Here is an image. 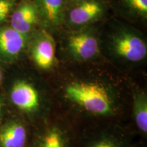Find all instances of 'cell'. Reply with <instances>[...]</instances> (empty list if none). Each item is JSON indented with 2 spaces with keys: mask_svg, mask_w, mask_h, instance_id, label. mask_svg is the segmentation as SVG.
<instances>
[{
  "mask_svg": "<svg viewBox=\"0 0 147 147\" xmlns=\"http://www.w3.org/2000/svg\"><path fill=\"white\" fill-rule=\"evenodd\" d=\"M27 132L21 123L10 121L0 128V147H24Z\"/></svg>",
  "mask_w": 147,
  "mask_h": 147,
  "instance_id": "30bf717a",
  "label": "cell"
},
{
  "mask_svg": "<svg viewBox=\"0 0 147 147\" xmlns=\"http://www.w3.org/2000/svg\"><path fill=\"white\" fill-rule=\"evenodd\" d=\"M67 49L71 55L78 60H89L99 52V40L90 29H82L67 37Z\"/></svg>",
  "mask_w": 147,
  "mask_h": 147,
  "instance_id": "3957f363",
  "label": "cell"
},
{
  "mask_svg": "<svg viewBox=\"0 0 147 147\" xmlns=\"http://www.w3.org/2000/svg\"><path fill=\"white\" fill-rule=\"evenodd\" d=\"M123 7L130 15L139 19L147 17V0H121Z\"/></svg>",
  "mask_w": 147,
  "mask_h": 147,
  "instance_id": "7c38bea8",
  "label": "cell"
},
{
  "mask_svg": "<svg viewBox=\"0 0 147 147\" xmlns=\"http://www.w3.org/2000/svg\"><path fill=\"white\" fill-rule=\"evenodd\" d=\"M12 102L24 111H34L39 106V95L34 87L24 80L14 84L10 91Z\"/></svg>",
  "mask_w": 147,
  "mask_h": 147,
  "instance_id": "ba28073f",
  "label": "cell"
},
{
  "mask_svg": "<svg viewBox=\"0 0 147 147\" xmlns=\"http://www.w3.org/2000/svg\"><path fill=\"white\" fill-rule=\"evenodd\" d=\"M39 19V10L34 0H21L11 14L10 27L28 37Z\"/></svg>",
  "mask_w": 147,
  "mask_h": 147,
  "instance_id": "277c9868",
  "label": "cell"
},
{
  "mask_svg": "<svg viewBox=\"0 0 147 147\" xmlns=\"http://www.w3.org/2000/svg\"><path fill=\"white\" fill-rule=\"evenodd\" d=\"M112 51L119 58L130 62H139L146 58V42L142 36L134 29L119 27L109 38Z\"/></svg>",
  "mask_w": 147,
  "mask_h": 147,
  "instance_id": "7a4b0ae2",
  "label": "cell"
},
{
  "mask_svg": "<svg viewBox=\"0 0 147 147\" xmlns=\"http://www.w3.org/2000/svg\"><path fill=\"white\" fill-rule=\"evenodd\" d=\"M65 96L90 113L108 115L113 111V103L102 86L93 82H74L65 89Z\"/></svg>",
  "mask_w": 147,
  "mask_h": 147,
  "instance_id": "6da1fadb",
  "label": "cell"
},
{
  "mask_svg": "<svg viewBox=\"0 0 147 147\" xmlns=\"http://www.w3.org/2000/svg\"><path fill=\"white\" fill-rule=\"evenodd\" d=\"M134 114L136 123L143 133L147 132V99L144 93H138L134 102Z\"/></svg>",
  "mask_w": 147,
  "mask_h": 147,
  "instance_id": "8fae6325",
  "label": "cell"
},
{
  "mask_svg": "<svg viewBox=\"0 0 147 147\" xmlns=\"http://www.w3.org/2000/svg\"><path fill=\"white\" fill-rule=\"evenodd\" d=\"M16 0H0V25L5 21L15 7Z\"/></svg>",
  "mask_w": 147,
  "mask_h": 147,
  "instance_id": "5bb4252c",
  "label": "cell"
},
{
  "mask_svg": "<svg viewBox=\"0 0 147 147\" xmlns=\"http://www.w3.org/2000/svg\"><path fill=\"white\" fill-rule=\"evenodd\" d=\"M38 5L40 18L47 27L55 29L63 21L67 0H34Z\"/></svg>",
  "mask_w": 147,
  "mask_h": 147,
  "instance_id": "9c48e42d",
  "label": "cell"
},
{
  "mask_svg": "<svg viewBox=\"0 0 147 147\" xmlns=\"http://www.w3.org/2000/svg\"><path fill=\"white\" fill-rule=\"evenodd\" d=\"M33 59L38 67L44 69L51 67L55 61V42L47 32H41L32 46Z\"/></svg>",
  "mask_w": 147,
  "mask_h": 147,
  "instance_id": "8992f818",
  "label": "cell"
},
{
  "mask_svg": "<svg viewBox=\"0 0 147 147\" xmlns=\"http://www.w3.org/2000/svg\"><path fill=\"white\" fill-rule=\"evenodd\" d=\"M105 10L106 5L101 0H87L78 2L65 16L71 26L81 27L97 21Z\"/></svg>",
  "mask_w": 147,
  "mask_h": 147,
  "instance_id": "5b68a950",
  "label": "cell"
},
{
  "mask_svg": "<svg viewBox=\"0 0 147 147\" xmlns=\"http://www.w3.org/2000/svg\"><path fill=\"white\" fill-rule=\"evenodd\" d=\"M42 147H63L61 136L56 129L51 130L45 136Z\"/></svg>",
  "mask_w": 147,
  "mask_h": 147,
  "instance_id": "4fadbf2b",
  "label": "cell"
},
{
  "mask_svg": "<svg viewBox=\"0 0 147 147\" xmlns=\"http://www.w3.org/2000/svg\"><path fill=\"white\" fill-rule=\"evenodd\" d=\"M1 79H2V74H1V69H0V82L1 81Z\"/></svg>",
  "mask_w": 147,
  "mask_h": 147,
  "instance_id": "e0dca14e",
  "label": "cell"
},
{
  "mask_svg": "<svg viewBox=\"0 0 147 147\" xmlns=\"http://www.w3.org/2000/svg\"><path fill=\"white\" fill-rule=\"evenodd\" d=\"M92 147H119L117 143L112 140L104 139L98 141L92 146Z\"/></svg>",
  "mask_w": 147,
  "mask_h": 147,
  "instance_id": "9a60e30c",
  "label": "cell"
},
{
  "mask_svg": "<svg viewBox=\"0 0 147 147\" xmlns=\"http://www.w3.org/2000/svg\"><path fill=\"white\" fill-rule=\"evenodd\" d=\"M1 109H2V102H1V100H0V116H1Z\"/></svg>",
  "mask_w": 147,
  "mask_h": 147,
  "instance_id": "2e32d148",
  "label": "cell"
},
{
  "mask_svg": "<svg viewBox=\"0 0 147 147\" xmlns=\"http://www.w3.org/2000/svg\"><path fill=\"white\" fill-rule=\"evenodd\" d=\"M76 2H81V1H87V0H75Z\"/></svg>",
  "mask_w": 147,
  "mask_h": 147,
  "instance_id": "ac0fdd59",
  "label": "cell"
},
{
  "mask_svg": "<svg viewBox=\"0 0 147 147\" xmlns=\"http://www.w3.org/2000/svg\"><path fill=\"white\" fill-rule=\"evenodd\" d=\"M27 36L10 26L0 27V56L8 59L16 58L27 45Z\"/></svg>",
  "mask_w": 147,
  "mask_h": 147,
  "instance_id": "52a82bcc",
  "label": "cell"
}]
</instances>
